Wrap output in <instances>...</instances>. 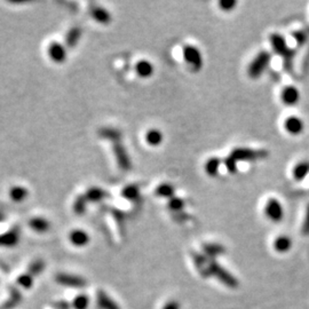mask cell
<instances>
[{
    "label": "cell",
    "instance_id": "cell-6",
    "mask_svg": "<svg viewBox=\"0 0 309 309\" xmlns=\"http://www.w3.org/2000/svg\"><path fill=\"white\" fill-rule=\"evenodd\" d=\"M265 213L272 221L281 222L284 218V207L279 199L271 198L266 204Z\"/></svg>",
    "mask_w": 309,
    "mask_h": 309
},
{
    "label": "cell",
    "instance_id": "cell-29",
    "mask_svg": "<svg viewBox=\"0 0 309 309\" xmlns=\"http://www.w3.org/2000/svg\"><path fill=\"white\" fill-rule=\"evenodd\" d=\"M146 141L148 144H150L152 147L158 146V144L162 143L163 141V134L162 132L158 130H150L147 132L146 134Z\"/></svg>",
    "mask_w": 309,
    "mask_h": 309
},
{
    "label": "cell",
    "instance_id": "cell-12",
    "mask_svg": "<svg viewBox=\"0 0 309 309\" xmlns=\"http://www.w3.org/2000/svg\"><path fill=\"white\" fill-rule=\"evenodd\" d=\"M91 15L96 22L101 24H109L111 22V14L107 9L102 8L100 6H92L91 7Z\"/></svg>",
    "mask_w": 309,
    "mask_h": 309
},
{
    "label": "cell",
    "instance_id": "cell-31",
    "mask_svg": "<svg viewBox=\"0 0 309 309\" xmlns=\"http://www.w3.org/2000/svg\"><path fill=\"white\" fill-rule=\"evenodd\" d=\"M89 306V298L85 295L77 296L72 301V307L75 309H87Z\"/></svg>",
    "mask_w": 309,
    "mask_h": 309
},
{
    "label": "cell",
    "instance_id": "cell-15",
    "mask_svg": "<svg viewBox=\"0 0 309 309\" xmlns=\"http://www.w3.org/2000/svg\"><path fill=\"white\" fill-rule=\"evenodd\" d=\"M81 34H83V30H81L80 26H73V28L70 29L64 39L65 46L68 48H73L78 44V41L80 40Z\"/></svg>",
    "mask_w": 309,
    "mask_h": 309
},
{
    "label": "cell",
    "instance_id": "cell-3",
    "mask_svg": "<svg viewBox=\"0 0 309 309\" xmlns=\"http://www.w3.org/2000/svg\"><path fill=\"white\" fill-rule=\"evenodd\" d=\"M271 60H272L271 53L267 52V50H263V52H260L256 57H254V60L251 62V64L249 65V69H248L249 76L253 78V79L259 78L261 75H263L265 70L267 69Z\"/></svg>",
    "mask_w": 309,
    "mask_h": 309
},
{
    "label": "cell",
    "instance_id": "cell-30",
    "mask_svg": "<svg viewBox=\"0 0 309 309\" xmlns=\"http://www.w3.org/2000/svg\"><path fill=\"white\" fill-rule=\"evenodd\" d=\"M73 212L78 216H83V214L86 212V209H87V199H86L85 195H80V196H78L75 202H73Z\"/></svg>",
    "mask_w": 309,
    "mask_h": 309
},
{
    "label": "cell",
    "instance_id": "cell-9",
    "mask_svg": "<svg viewBox=\"0 0 309 309\" xmlns=\"http://www.w3.org/2000/svg\"><path fill=\"white\" fill-rule=\"evenodd\" d=\"M47 53L50 60L55 63H62L66 58V48L57 41L50 42L48 48H47Z\"/></svg>",
    "mask_w": 309,
    "mask_h": 309
},
{
    "label": "cell",
    "instance_id": "cell-37",
    "mask_svg": "<svg viewBox=\"0 0 309 309\" xmlns=\"http://www.w3.org/2000/svg\"><path fill=\"white\" fill-rule=\"evenodd\" d=\"M293 37H295L297 44L303 45L304 42H306L308 34L305 31H297V32L293 33Z\"/></svg>",
    "mask_w": 309,
    "mask_h": 309
},
{
    "label": "cell",
    "instance_id": "cell-18",
    "mask_svg": "<svg viewBox=\"0 0 309 309\" xmlns=\"http://www.w3.org/2000/svg\"><path fill=\"white\" fill-rule=\"evenodd\" d=\"M309 174V162H300L293 167L292 175L296 181H303Z\"/></svg>",
    "mask_w": 309,
    "mask_h": 309
},
{
    "label": "cell",
    "instance_id": "cell-10",
    "mask_svg": "<svg viewBox=\"0 0 309 309\" xmlns=\"http://www.w3.org/2000/svg\"><path fill=\"white\" fill-rule=\"evenodd\" d=\"M284 128L289 134L299 135L305 130V123L298 116H290L285 119Z\"/></svg>",
    "mask_w": 309,
    "mask_h": 309
},
{
    "label": "cell",
    "instance_id": "cell-19",
    "mask_svg": "<svg viewBox=\"0 0 309 309\" xmlns=\"http://www.w3.org/2000/svg\"><path fill=\"white\" fill-rule=\"evenodd\" d=\"M99 135L102 139L111 141L112 143L120 142V138H122V133H120V131L112 127H102L99 131Z\"/></svg>",
    "mask_w": 309,
    "mask_h": 309
},
{
    "label": "cell",
    "instance_id": "cell-13",
    "mask_svg": "<svg viewBox=\"0 0 309 309\" xmlns=\"http://www.w3.org/2000/svg\"><path fill=\"white\" fill-rule=\"evenodd\" d=\"M96 303L100 309H120L118 304L113 301L104 291L97 292Z\"/></svg>",
    "mask_w": 309,
    "mask_h": 309
},
{
    "label": "cell",
    "instance_id": "cell-38",
    "mask_svg": "<svg viewBox=\"0 0 309 309\" xmlns=\"http://www.w3.org/2000/svg\"><path fill=\"white\" fill-rule=\"evenodd\" d=\"M303 234L304 235H309V204L307 206L306 216H305V220H304V224H303Z\"/></svg>",
    "mask_w": 309,
    "mask_h": 309
},
{
    "label": "cell",
    "instance_id": "cell-35",
    "mask_svg": "<svg viewBox=\"0 0 309 309\" xmlns=\"http://www.w3.org/2000/svg\"><path fill=\"white\" fill-rule=\"evenodd\" d=\"M225 166L227 167V170H228L230 173H236L237 172V162L235 160L232 156H228V157L225 158Z\"/></svg>",
    "mask_w": 309,
    "mask_h": 309
},
{
    "label": "cell",
    "instance_id": "cell-40",
    "mask_svg": "<svg viewBox=\"0 0 309 309\" xmlns=\"http://www.w3.org/2000/svg\"><path fill=\"white\" fill-rule=\"evenodd\" d=\"M57 307L61 308V309H68L69 305H68V303H65V301H61L60 304H57Z\"/></svg>",
    "mask_w": 309,
    "mask_h": 309
},
{
    "label": "cell",
    "instance_id": "cell-33",
    "mask_svg": "<svg viewBox=\"0 0 309 309\" xmlns=\"http://www.w3.org/2000/svg\"><path fill=\"white\" fill-rule=\"evenodd\" d=\"M17 284L24 289H30L33 285V276L30 275L29 273L23 274L17 279Z\"/></svg>",
    "mask_w": 309,
    "mask_h": 309
},
{
    "label": "cell",
    "instance_id": "cell-41",
    "mask_svg": "<svg viewBox=\"0 0 309 309\" xmlns=\"http://www.w3.org/2000/svg\"><path fill=\"white\" fill-rule=\"evenodd\" d=\"M2 220H3V216L1 213H0V221H2Z\"/></svg>",
    "mask_w": 309,
    "mask_h": 309
},
{
    "label": "cell",
    "instance_id": "cell-11",
    "mask_svg": "<svg viewBox=\"0 0 309 309\" xmlns=\"http://www.w3.org/2000/svg\"><path fill=\"white\" fill-rule=\"evenodd\" d=\"M281 99L285 105H290L291 107V105L297 104L300 100L299 89L292 85L287 86L281 93Z\"/></svg>",
    "mask_w": 309,
    "mask_h": 309
},
{
    "label": "cell",
    "instance_id": "cell-20",
    "mask_svg": "<svg viewBox=\"0 0 309 309\" xmlns=\"http://www.w3.org/2000/svg\"><path fill=\"white\" fill-rule=\"evenodd\" d=\"M135 71L140 77L148 78L152 76V73H154V65H152L149 61L141 60L135 65Z\"/></svg>",
    "mask_w": 309,
    "mask_h": 309
},
{
    "label": "cell",
    "instance_id": "cell-34",
    "mask_svg": "<svg viewBox=\"0 0 309 309\" xmlns=\"http://www.w3.org/2000/svg\"><path fill=\"white\" fill-rule=\"evenodd\" d=\"M169 207L174 212H179V211H182L183 207H185V201L179 197L171 198L169 201Z\"/></svg>",
    "mask_w": 309,
    "mask_h": 309
},
{
    "label": "cell",
    "instance_id": "cell-14",
    "mask_svg": "<svg viewBox=\"0 0 309 309\" xmlns=\"http://www.w3.org/2000/svg\"><path fill=\"white\" fill-rule=\"evenodd\" d=\"M108 196H109L108 191L101 189L99 187L89 188V189L86 190L85 193V197L87 199V202L92 203H99L101 201H103L104 198H107Z\"/></svg>",
    "mask_w": 309,
    "mask_h": 309
},
{
    "label": "cell",
    "instance_id": "cell-28",
    "mask_svg": "<svg viewBox=\"0 0 309 309\" xmlns=\"http://www.w3.org/2000/svg\"><path fill=\"white\" fill-rule=\"evenodd\" d=\"M140 195V187L138 185H130L122 190V196L127 201H135Z\"/></svg>",
    "mask_w": 309,
    "mask_h": 309
},
{
    "label": "cell",
    "instance_id": "cell-23",
    "mask_svg": "<svg viewBox=\"0 0 309 309\" xmlns=\"http://www.w3.org/2000/svg\"><path fill=\"white\" fill-rule=\"evenodd\" d=\"M203 251L206 257L214 258L220 256V254H224L226 252L225 248L220 244L216 243H210V244H204L203 245Z\"/></svg>",
    "mask_w": 309,
    "mask_h": 309
},
{
    "label": "cell",
    "instance_id": "cell-24",
    "mask_svg": "<svg viewBox=\"0 0 309 309\" xmlns=\"http://www.w3.org/2000/svg\"><path fill=\"white\" fill-rule=\"evenodd\" d=\"M28 189L24 187L16 186V187H11L9 190V197L13 199L14 202H22L28 197Z\"/></svg>",
    "mask_w": 309,
    "mask_h": 309
},
{
    "label": "cell",
    "instance_id": "cell-27",
    "mask_svg": "<svg viewBox=\"0 0 309 309\" xmlns=\"http://www.w3.org/2000/svg\"><path fill=\"white\" fill-rule=\"evenodd\" d=\"M21 299H22V296H21V293L18 292L17 289L11 288L10 289L9 298H8V300L6 301L5 304H3V308H5V309H11V308L16 307L17 305L19 304V301H21Z\"/></svg>",
    "mask_w": 309,
    "mask_h": 309
},
{
    "label": "cell",
    "instance_id": "cell-2",
    "mask_svg": "<svg viewBox=\"0 0 309 309\" xmlns=\"http://www.w3.org/2000/svg\"><path fill=\"white\" fill-rule=\"evenodd\" d=\"M207 272L211 275H213L214 277L224 283L226 287H228L230 289H236L238 287V281L236 277L232 275L227 269L224 267H221L220 264H218L217 261H210L209 267H207Z\"/></svg>",
    "mask_w": 309,
    "mask_h": 309
},
{
    "label": "cell",
    "instance_id": "cell-8",
    "mask_svg": "<svg viewBox=\"0 0 309 309\" xmlns=\"http://www.w3.org/2000/svg\"><path fill=\"white\" fill-rule=\"evenodd\" d=\"M55 280L58 284L63 285V287L68 288H73V289H81L85 288L87 283L83 279V277L77 276V275H71V274H57Z\"/></svg>",
    "mask_w": 309,
    "mask_h": 309
},
{
    "label": "cell",
    "instance_id": "cell-22",
    "mask_svg": "<svg viewBox=\"0 0 309 309\" xmlns=\"http://www.w3.org/2000/svg\"><path fill=\"white\" fill-rule=\"evenodd\" d=\"M292 246V241L290 237L288 236H279L274 242V249H275L276 252L280 253H285L288 251H290Z\"/></svg>",
    "mask_w": 309,
    "mask_h": 309
},
{
    "label": "cell",
    "instance_id": "cell-16",
    "mask_svg": "<svg viewBox=\"0 0 309 309\" xmlns=\"http://www.w3.org/2000/svg\"><path fill=\"white\" fill-rule=\"evenodd\" d=\"M69 240L75 246L81 248V246H85L86 244H88L89 236H88L87 233L84 232V230L77 229V230H73V232L70 233Z\"/></svg>",
    "mask_w": 309,
    "mask_h": 309
},
{
    "label": "cell",
    "instance_id": "cell-7",
    "mask_svg": "<svg viewBox=\"0 0 309 309\" xmlns=\"http://www.w3.org/2000/svg\"><path fill=\"white\" fill-rule=\"evenodd\" d=\"M112 150L113 154H115V157L117 160V164L123 171H130L132 167V163L130 159V156H128L126 149L120 142H115L112 143Z\"/></svg>",
    "mask_w": 309,
    "mask_h": 309
},
{
    "label": "cell",
    "instance_id": "cell-25",
    "mask_svg": "<svg viewBox=\"0 0 309 309\" xmlns=\"http://www.w3.org/2000/svg\"><path fill=\"white\" fill-rule=\"evenodd\" d=\"M221 165V159L217 157L210 158L205 163V172L210 177H216L219 173V170H220Z\"/></svg>",
    "mask_w": 309,
    "mask_h": 309
},
{
    "label": "cell",
    "instance_id": "cell-36",
    "mask_svg": "<svg viewBox=\"0 0 309 309\" xmlns=\"http://www.w3.org/2000/svg\"><path fill=\"white\" fill-rule=\"evenodd\" d=\"M236 5H237V2L235 1V0H222V1L219 2V6L221 7V9L226 10V11L233 10Z\"/></svg>",
    "mask_w": 309,
    "mask_h": 309
},
{
    "label": "cell",
    "instance_id": "cell-32",
    "mask_svg": "<svg viewBox=\"0 0 309 309\" xmlns=\"http://www.w3.org/2000/svg\"><path fill=\"white\" fill-rule=\"evenodd\" d=\"M45 269V263L42 260H36L33 261L32 264H31L29 266V269H28V273L30 274V275L32 276H36V275H39L42 271Z\"/></svg>",
    "mask_w": 309,
    "mask_h": 309
},
{
    "label": "cell",
    "instance_id": "cell-39",
    "mask_svg": "<svg viewBox=\"0 0 309 309\" xmlns=\"http://www.w3.org/2000/svg\"><path fill=\"white\" fill-rule=\"evenodd\" d=\"M163 309H181V306L177 300H171L163 307Z\"/></svg>",
    "mask_w": 309,
    "mask_h": 309
},
{
    "label": "cell",
    "instance_id": "cell-17",
    "mask_svg": "<svg viewBox=\"0 0 309 309\" xmlns=\"http://www.w3.org/2000/svg\"><path fill=\"white\" fill-rule=\"evenodd\" d=\"M19 232L18 228H13L8 233L0 235V245L2 246H14L18 243Z\"/></svg>",
    "mask_w": 309,
    "mask_h": 309
},
{
    "label": "cell",
    "instance_id": "cell-1",
    "mask_svg": "<svg viewBox=\"0 0 309 309\" xmlns=\"http://www.w3.org/2000/svg\"><path fill=\"white\" fill-rule=\"evenodd\" d=\"M269 41H271L274 52L284 57L285 69L290 70L292 64V58L295 56V50L288 46V42L285 40V38L280 33L271 34Z\"/></svg>",
    "mask_w": 309,
    "mask_h": 309
},
{
    "label": "cell",
    "instance_id": "cell-4",
    "mask_svg": "<svg viewBox=\"0 0 309 309\" xmlns=\"http://www.w3.org/2000/svg\"><path fill=\"white\" fill-rule=\"evenodd\" d=\"M230 156L236 160H243V162H253V160L263 159L268 156L267 150H256V149H250V148H236L232 151Z\"/></svg>",
    "mask_w": 309,
    "mask_h": 309
},
{
    "label": "cell",
    "instance_id": "cell-5",
    "mask_svg": "<svg viewBox=\"0 0 309 309\" xmlns=\"http://www.w3.org/2000/svg\"><path fill=\"white\" fill-rule=\"evenodd\" d=\"M183 57H185L187 63H189L193 66L195 71H198V70L202 69L203 56L201 50H199L197 47L186 45L183 47Z\"/></svg>",
    "mask_w": 309,
    "mask_h": 309
},
{
    "label": "cell",
    "instance_id": "cell-26",
    "mask_svg": "<svg viewBox=\"0 0 309 309\" xmlns=\"http://www.w3.org/2000/svg\"><path fill=\"white\" fill-rule=\"evenodd\" d=\"M174 193H175L174 187L170 185V183H163V185H160L156 188L155 190V194L157 195V196L170 199L174 197Z\"/></svg>",
    "mask_w": 309,
    "mask_h": 309
},
{
    "label": "cell",
    "instance_id": "cell-21",
    "mask_svg": "<svg viewBox=\"0 0 309 309\" xmlns=\"http://www.w3.org/2000/svg\"><path fill=\"white\" fill-rule=\"evenodd\" d=\"M29 226L37 233H47L50 228V224L45 218H33L29 221Z\"/></svg>",
    "mask_w": 309,
    "mask_h": 309
}]
</instances>
